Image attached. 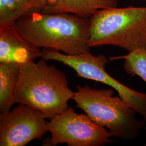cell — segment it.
I'll use <instances>...</instances> for the list:
<instances>
[{
  "mask_svg": "<svg viewBox=\"0 0 146 146\" xmlns=\"http://www.w3.org/2000/svg\"><path fill=\"white\" fill-rule=\"evenodd\" d=\"M46 0H0V23H15L33 11H42Z\"/></svg>",
  "mask_w": 146,
  "mask_h": 146,
  "instance_id": "11",
  "label": "cell"
},
{
  "mask_svg": "<svg viewBox=\"0 0 146 146\" xmlns=\"http://www.w3.org/2000/svg\"><path fill=\"white\" fill-rule=\"evenodd\" d=\"M88 46H114L131 52L146 49V7L110 8L89 17Z\"/></svg>",
  "mask_w": 146,
  "mask_h": 146,
  "instance_id": "3",
  "label": "cell"
},
{
  "mask_svg": "<svg viewBox=\"0 0 146 146\" xmlns=\"http://www.w3.org/2000/svg\"><path fill=\"white\" fill-rule=\"evenodd\" d=\"M119 0H46L42 11L68 13L89 18L98 11L116 7Z\"/></svg>",
  "mask_w": 146,
  "mask_h": 146,
  "instance_id": "9",
  "label": "cell"
},
{
  "mask_svg": "<svg viewBox=\"0 0 146 146\" xmlns=\"http://www.w3.org/2000/svg\"><path fill=\"white\" fill-rule=\"evenodd\" d=\"M118 59L125 60L123 67L128 75L138 76L146 83V49H137L123 56L110 57L109 61Z\"/></svg>",
  "mask_w": 146,
  "mask_h": 146,
  "instance_id": "12",
  "label": "cell"
},
{
  "mask_svg": "<svg viewBox=\"0 0 146 146\" xmlns=\"http://www.w3.org/2000/svg\"><path fill=\"white\" fill-rule=\"evenodd\" d=\"M42 58L62 63L73 69L78 77L94 80L114 89L120 98L141 115L146 123V93L130 88L111 76L105 69L108 60L104 55L94 56L90 52L68 55L59 51L43 49Z\"/></svg>",
  "mask_w": 146,
  "mask_h": 146,
  "instance_id": "5",
  "label": "cell"
},
{
  "mask_svg": "<svg viewBox=\"0 0 146 146\" xmlns=\"http://www.w3.org/2000/svg\"><path fill=\"white\" fill-rule=\"evenodd\" d=\"M45 59L22 65L16 89L14 104L29 105L50 119L69 107L75 92L65 74Z\"/></svg>",
  "mask_w": 146,
  "mask_h": 146,
  "instance_id": "2",
  "label": "cell"
},
{
  "mask_svg": "<svg viewBox=\"0 0 146 146\" xmlns=\"http://www.w3.org/2000/svg\"><path fill=\"white\" fill-rule=\"evenodd\" d=\"M42 56L41 48L27 40L15 23H0V63L22 66Z\"/></svg>",
  "mask_w": 146,
  "mask_h": 146,
  "instance_id": "8",
  "label": "cell"
},
{
  "mask_svg": "<svg viewBox=\"0 0 146 146\" xmlns=\"http://www.w3.org/2000/svg\"><path fill=\"white\" fill-rule=\"evenodd\" d=\"M48 129L52 135L50 146L66 143L68 146H104L112 142L110 131L86 114L75 113L71 107L50 119Z\"/></svg>",
  "mask_w": 146,
  "mask_h": 146,
  "instance_id": "6",
  "label": "cell"
},
{
  "mask_svg": "<svg viewBox=\"0 0 146 146\" xmlns=\"http://www.w3.org/2000/svg\"><path fill=\"white\" fill-rule=\"evenodd\" d=\"M46 117L41 111L25 104L0 114V146H25L42 140L48 131Z\"/></svg>",
  "mask_w": 146,
  "mask_h": 146,
  "instance_id": "7",
  "label": "cell"
},
{
  "mask_svg": "<svg viewBox=\"0 0 146 146\" xmlns=\"http://www.w3.org/2000/svg\"><path fill=\"white\" fill-rule=\"evenodd\" d=\"M143 1H146V0H143Z\"/></svg>",
  "mask_w": 146,
  "mask_h": 146,
  "instance_id": "13",
  "label": "cell"
},
{
  "mask_svg": "<svg viewBox=\"0 0 146 146\" xmlns=\"http://www.w3.org/2000/svg\"><path fill=\"white\" fill-rule=\"evenodd\" d=\"M21 65L0 63V112L8 113L14 104Z\"/></svg>",
  "mask_w": 146,
  "mask_h": 146,
  "instance_id": "10",
  "label": "cell"
},
{
  "mask_svg": "<svg viewBox=\"0 0 146 146\" xmlns=\"http://www.w3.org/2000/svg\"><path fill=\"white\" fill-rule=\"evenodd\" d=\"M15 25L27 40L40 48L68 55L90 52L89 18L37 11L22 16Z\"/></svg>",
  "mask_w": 146,
  "mask_h": 146,
  "instance_id": "1",
  "label": "cell"
},
{
  "mask_svg": "<svg viewBox=\"0 0 146 146\" xmlns=\"http://www.w3.org/2000/svg\"><path fill=\"white\" fill-rule=\"evenodd\" d=\"M73 100L77 107L96 123L107 128L112 136L125 141L133 140L146 129L145 121L136 118L137 112L111 89H97L78 86Z\"/></svg>",
  "mask_w": 146,
  "mask_h": 146,
  "instance_id": "4",
  "label": "cell"
}]
</instances>
